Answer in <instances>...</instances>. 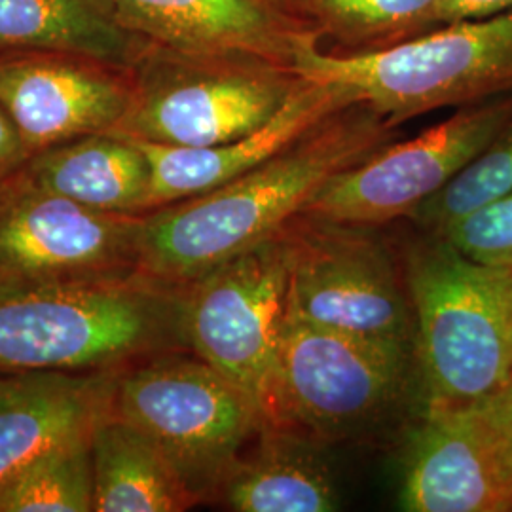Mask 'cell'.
Listing matches in <instances>:
<instances>
[{"instance_id": "cell-1", "label": "cell", "mask_w": 512, "mask_h": 512, "mask_svg": "<svg viewBox=\"0 0 512 512\" xmlns=\"http://www.w3.org/2000/svg\"><path fill=\"white\" fill-rule=\"evenodd\" d=\"M399 139V128L363 101L253 167L200 196L145 217L139 274L186 287L241 255L300 215L336 175Z\"/></svg>"}, {"instance_id": "cell-2", "label": "cell", "mask_w": 512, "mask_h": 512, "mask_svg": "<svg viewBox=\"0 0 512 512\" xmlns=\"http://www.w3.org/2000/svg\"><path fill=\"white\" fill-rule=\"evenodd\" d=\"M184 293L143 274L0 285V370L65 372L188 346Z\"/></svg>"}, {"instance_id": "cell-3", "label": "cell", "mask_w": 512, "mask_h": 512, "mask_svg": "<svg viewBox=\"0 0 512 512\" xmlns=\"http://www.w3.org/2000/svg\"><path fill=\"white\" fill-rule=\"evenodd\" d=\"M401 260L423 406L490 397L512 374V270L475 262L425 232Z\"/></svg>"}, {"instance_id": "cell-4", "label": "cell", "mask_w": 512, "mask_h": 512, "mask_svg": "<svg viewBox=\"0 0 512 512\" xmlns=\"http://www.w3.org/2000/svg\"><path fill=\"white\" fill-rule=\"evenodd\" d=\"M294 69L346 86L399 128L433 110L512 97V10L446 23L376 54H330L311 35L296 48Z\"/></svg>"}, {"instance_id": "cell-5", "label": "cell", "mask_w": 512, "mask_h": 512, "mask_svg": "<svg viewBox=\"0 0 512 512\" xmlns=\"http://www.w3.org/2000/svg\"><path fill=\"white\" fill-rule=\"evenodd\" d=\"M133 93L112 133L167 147H213L272 120L304 76L294 65L243 52L148 44L131 67Z\"/></svg>"}, {"instance_id": "cell-6", "label": "cell", "mask_w": 512, "mask_h": 512, "mask_svg": "<svg viewBox=\"0 0 512 512\" xmlns=\"http://www.w3.org/2000/svg\"><path fill=\"white\" fill-rule=\"evenodd\" d=\"M110 408L160 446L200 503L219 499L262 429L253 401L198 355H162L122 374Z\"/></svg>"}, {"instance_id": "cell-7", "label": "cell", "mask_w": 512, "mask_h": 512, "mask_svg": "<svg viewBox=\"0 0 512 512\" xmlns=\"http://www.w3.org/2000/svg\"><path fill=\"white\" fill-rule=\"evenodd\" d=\"M420 382L416 349L287 317L279 397L287 427L323 446L366 439L393 420Z\"/></svg>"}, {"instance_id": "cell-8", "label": "cell", "mask_w": 512, "mask_h": 512, "mask_svg": "<svg viewBox=\"0 0 512 512\" xmlns=\"http://www.w3.org/2000/svg\"><path fill=\"white\" fill-rule=\"evenodd\" d=\"M289 268V317L416 349L403 260L378 226L300 213L279 232Z\"/></svg>"}, {"instance_id": "cell-9", "label": "cell", "mask_w": 512, "mask_h": 512, "mask_svg": "<svg viewBox=\"0 0 512 512\" xmlns=\"http://www.w3.org/2000/svg\"><path fill=\"white\" fill-rule=\"evenodd\" d=\"M287 317L289 268L279 234L186 285L188 348L253 401L262 427H287L279 397Z\"/></svg>"}, {"instance_id": "cell-10", "label": "cell", "mask_w": 512, "mask_h": 512, "mask_svg": "<svg viewBox=\"0 0 512 512\" xmlns=\"http://www.w3.org/2000/svg\"><path fill=\"white\" fill-rule=\"evenodd\" d=\"M511 118L512 97L459 107L437 126L397 139L336 175L302 213L378 228L410 217L480 156Z\"/></svg>"}, {"instance_id": "cell-11", "label": "cell", "mask_w": 512, "mask_h": 512, "mask_svg": "<svg viewBox=\"0 0 512 512\" xmlns=\"http://www.w3.org/2000/svg\"><path fill=\"white\" fill-rule=\"evenodd\" d=\"M143 222L137 213L92 209L19 177L0 202V285L137 275Z\"/></svg>"}, {"instance_id": "cell-12", "label": "cell", "mask_w": 512, "mask_h": 512, "mask_svg": "<svg viewBox=\"0 0 512 512\" xmlns=\"http://www.w3.org/2000/svg\"><path fill=\"white\" fill-rule=\"evenodd\" d=\"M131 69L69 52H0V109L29 156L114 131L131 103Z\"/></svg>"}, {"instance_id": "cell-13", "label": "cell", "mask_w": 512, "mask_h": 512, "mask_svg": "<svg viewBox=\"0 0 512 512\" xmlns=\"http://www.w3.org/2000/svg\"><path fill=\"white\" fill-rule=\"evenodd\" d=\"M408 512H511L512 463L476 404L423 406L404 448Z\"/></svg>"}, {"instance_id": "cell-14", "label": "cell", "mask_w": 512, "mask_h": 512, "mask_svg": "<svg viewBox=\"0 0 512 512\" xmlns=\"http://www.w3.org/2000/svg\"><path fill=\"white\" fill-rule=\"evenodd\" d=\"M351 103L357 99L346 86L304 78L272 120L236 141L213 147H167L133 139L152 171L148 209L194 198L234 181Z\"/></svg>"}, {"instance_id": "cell-15", "label": "cell", "mask_w": 512, "mask_h": 512, "mask_svg": "<svg viewBox=\"0 0 512 512\" xmlns=\"http://www.w3.org/2000/svg\"><path fill=\"white\" fill-rule=\"evenodd\" d=\"M103 2L129 33L175 50L243 52L294 65L300 42L315 35L272 0Z\"/></svg>"}, {"instance_id": "cell-16", "label": "cell", "mask_w": 512, "mask_h": 512, "mask_svg": "<svg viewBox=\"0 0 512 512\" xmlns=\"http://www.w3.org/2000/svg\"><path fill=\"white\" fill-rule=\"evenodd\" d=\"M114 384L103 376L25 372L0 384V488L59 444L92 435L110 410Z\"/></svg>"}, {"instance_id": "cell-17", "label": "cell", "mask_w": 512, "mask_h": 512, "mask_svg": "<svg viewBox=\"0 0 512 512\" xmlns=\"http://www.w3.org/2000/svg\"><path fill=\"white\" fill-rule=\"evenodd\" d=\"M219 499L238 512H330L340 503L323 444L293 427H262Z\"/></svg>"}, {"instance_id": "cell-18", "label": "cell", "mask_w": 512, "mask_h": 512, "mask_svg": "<svg viewBox=\"0 0 512 512\" xmlns=\"http://www.w3.org/2000/svg\"><path fill=\"white\" fill-rule=\"evenodd\" d=\"M21 179L99 211L141 213L148 211L152 171L133 139L107 131L40 150Z\"/></svg>"}, {"instance_id": "cell-19", "label": "cell", "mask_w": 512, "mask_h": 512, "mask_svg": "<svg viewBox=\"0 0 512 512\" xmlns=\"http://www.w3.org/2000/svg\"><path fill=\"white\" fill-rule=\"evenodd\" d=\"M93 511L181 512L200 503L156 442L112 408L93 425Z\"/></svg>"}, {"instance_id": "cell-20", "label": "cell", "mask_w": 512, "mask_h": 512, "mask_svg": "<svg viewBox=\"0 0 512 512\" xmlns=\"http://www.w3.org/2000/svg\"><path fill=\"white\" fill-rule=\"evenodd\" d=\"M148 44L103 0H0V52H69L131 69Z\"/></svg>"}, {"instance_id": "cell-21", "label": "cell", "mask_w": 512, "mask_h": 512, "mask_svg": "<svg viewBox=\"0 0 512 512\" xmlns=\"http://www.w3.org/2000/svg\"><path fill=\"white\" fill-rule=\"evenodd\" d=\"M444 0H311L310 25L330 54H376L442 25Z\"/></svg>"}, {"instance_id": "cell-22", "label": "cell", "mask_w": 512, "mask_h": 512, "mask_svg": "<svg viewBox=\"0 0 512 512\" xmlns=\"http://www.w3.org/2000/svg\"><path fill=\"white\" fill-rule=\"evenodd\" d=\"M92 435L59 444L0 488V512L93 511Z\"/></svg>"}, {"instance_id": "cell-23", "label": "cell", "mask_w": 512, "mask_h": 512, "mask_svg": "<svg viewBox=\"0 0 512 512\" xmlns=\"http://www.w3.org/2000/svg\"><path fill=\"white\" fill-rule=\"evenodd\" d=\"M512 190V118L486 150L476 156L439 194L418 207L410 219L425 234H439L454 220Z\"/></svg>"}, {"instance_id": "cell-24", "label": "cell", "mask_w": 512, "mask_h": 512, "mask_svg": "<svg viewBox=\"0 0 512 512\" xmlns=\"http://www.w3.org/2000/svg\"><path fill=\"white\" fill-rule=\"evenodd\" d=\"M433 236L446 239L475 262L512 270V190L454 220Z\"/></svg>"}, {"instance_id": "cell-25", "label": "cell", "mask_w": 512, "mask_h": 512, "mask_svg": "<svg viewBox=\"0 0 512 512\" xmlns=\"http://www.w3.org/2000/svg\"><path fill=\"white\" fill-rule=\"evenodd\" d=\"M475 404L494 429L497 439L512 463V374L495 393Z\"/></svg>"}, {"instance_id": "cell-26", "label": "cell", "mask_w": 512, "mask_h": 512, "mask_svg": "<svg viewBox=\"0 0 512 512\" xmlns=\"http://www.w3.org/2000/svg\"><path fill=\"white\" fill-rule=\"evenodd\" d=\"M512 0H444L442 25L511 12Z\"/></svg>"}, {"instance_id": "cell-27", "label": "cell", "mask_w": 512, "mask_h": 512, "mask_svg": "<svg viewBox=\"0 0 512 512\" xmlns=\"http://www.w3.org/2000/svg\"><path fill=\"white\" fill-rule=\"evenodd\" d=\"M29 158L18 129L8 114L0 109V173L14 169L19 162Z\"/></svg>"}, {"instance_id": "cell-28", "label": "cell", "mask_w": 512, "mask_h": 512, "mask_svg": "<svg viewBox=\"0 0 512 512\" xmlns=\"http://www.w3.org/2000/svg\"><path fill=\"white\" fill-rule=\"evenodd\" d=\"M277 8H281L287 16L296 19L298 23L306 25L311 29L310 25V4L311 0H272ZM313 31V29H311Z\"/></svg>"}, {"instance_id": "cell-29", "label": "cell", "mask_w": 512, "mask_h": 512, "mask_svg": "<svg viewBox=\"0 0 512 512\" xmlns=\"http://www.w3.org/2000/svg\"><path fill=\"white\" fill-rule=\"evenodd\" d=\"M4 380H6V378H0V384H2V382H4Z\"/></svg>"}]
</instances>
